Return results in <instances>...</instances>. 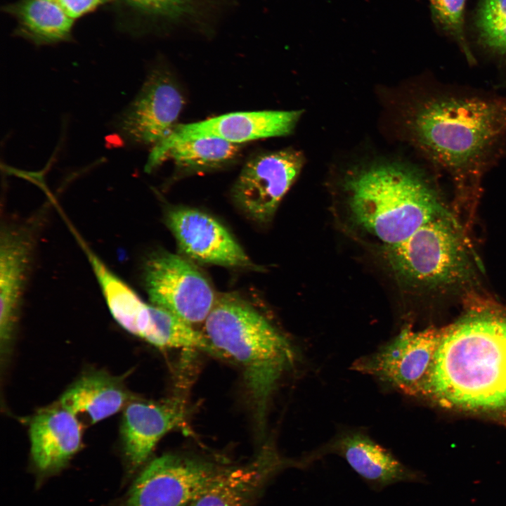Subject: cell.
<instances>
[{
	"label": "cell",
	"instance_id": "25",
	"mask_svg": "<svg viewBox=\"0 0 506 506\" xmlns=\"http://www.w3.org/2000/svg\"><path fill=\"white\" fill-rule=\"evenodd\" d=\"M128 11L174 18L187 10L190 0H116Z\"/></svg>",
	"mask_w": 506,
	"mask_h": 506
},
{
	"label": "cell",
	"instance_id": "23",
	"mask_svg": "<svg viewBox=\"0 0 506 506\" xmlns=\"http://www.w3.org/2000/svg\"><path fill=\"white\" fill-rule=\"evenodd\" d=\"M476 24L486 46L506 53V0H481Z\"/></svg>",
	"mask_w": 506,
	"mask_h": 506
},
{
	"label": "cell",
	"instance_id": "18",
	"mask_svg": "<svg viewBox=\"0 0 506 506\" xmlns=\"http://www.w3.org/2000/svg\"><path fill=\"white\" fill-rule=\"evenodd\" d=\"M131 397L123 382L104 372L84 375L62 394L58 403L82 416L91 424H96L124 408Z\"/></svg>",
	"mask_w": 506,
	"mask_h": 506
},
{
	"label": "cell",
	"instance_id": "10",
	"mask_svg": "<svg viewBox=\"0 0 506 506\" xmlns=\"http://www.w3.org/2000/svg\"><path fill=\"white\" fill-rule=\"evenodd\" d=\"M300 110L235 112L190 124H177L171 134L154 146L146 170L163 161L174 144L200 138H216L241 143L290 134L299 120Z\"/></svg>",
	"mask_w": 506,
	"mask_h": 506
},
{
	"label": "cell",
	"instance_id": "21",
	"mask_svg": "<svg viewBox=\"0 0 506 506\" xmlns=\"http://www.w3.org/2000/svg\"><path fill=\"white\" fill-rule=\"evenodd\" d=\"M240 153V144L216 138H200L174 144L163 160L169 158L181 171L199 172L229 165Z\"/></svg>",
	"mask_w": 506,
	"mask_h": 506
},
{
	"label": "cell",
	"instance_id": "22",
	"mask_svg": "<svg viewBox=\"0 0 506 506\" xmlns=\"http://www.w3.org/2000/svg\"><path fill=\"white\" fill-rule=\"evenodd\" d=\"M145 341L159 348L195 349L223 356L205 334L174 313L153 304L152 325Z\"/></svg>",
	"mask_w": 506,
	"mask_h": 506
},
{
	"label": "cell",
	"instance_id": "17",
	"mask_svg": "<svg viewBox=\"0 0 506 506\" xmlns=\"http://www.w3.org/2000/svg\"><path fill=\"white\" fill-rule=\"evenodd\" d=\"M268 455L246 466L221 470L188 506H252L266 481L285 467H299Z\"/></svg>",
	"mask_w": 506,
	"mask_h": 506
},
{
	"label": "cell",
	"instance_id": "4",
	"mask_svg": "<svg viewBox=\"0 0 506 506\" xmlns=\"http://www.w3.org/2000/svg\"><path fill=\"white\" fill-rule=\"evenodd\" d=\"M205 323L210 342L223 355H228L242 365L257 415L263 418L278 381L294 361L292 346L236 294L216 297Z\"/></svg>",
	"mask_w": 506,
	"mask_h": 506
},
{
	"label": "cell",
	"instance_id": "2",
	"mask_svg": "<svg viewBox=\"0 0 506 506\" xmlns=\"http://www.w3.org/2000/svg\"><path fill=\"white\" fill-rule=\"evenodd\" d=\"M408 126L415 145L463 190L478 183L506 135V100L430 96L415 105Z\"/></svg>",
	"mask_w": 506,
	"mask_h": 506
},
{
	"label": "cell",
	"instance_id": "12",
	"mask_svg": "<svg viewBox=\"0 0 506 506\" xmlns=\"http://www.w3.org/2000/svg\"><path fill=\"white\" fill-rule=\"evenodd\" d=\"M39 214L2 226L0 236V339L7 355L18 321L25 286L41 225Z\"/></svg>",
	"mask_w": 506,
	"mask_h": 506
},
{
	"label": "cell",
	"instance_id": "7",
	"mask_svg": "<svg viewBox=\"0 0 506 506\" xmlns=\"http://www.w3.org/2000/svg\"><path fill=\"white\" fill-rule=\"evenodd\" d=\"M440 339L441 327L415 331L408 327L375 352L356 360L352 368L403 394L421 396Z\"/></svg>",
	"mask_w": 506,
	"mask_h": 506
},
{
	"label": "cell",
	"instance_id": "1",
	"mask_svg": "<svg viewBox=\"0 0 506 506\" xmlns=\"http://www.w3.org/2000/svg\"><path fill=\"white\" fill-rule=\"evenodd\" d=\"M421 396L443 408L506 425V309L472 304L455 321L441 327Z\"/></svg>",
	"mask_w": 506,
	"mask_h": 506
},
{
	"label": "cell",
	"instance_id": "9",
	"mask_svg": "<svg viewBox=\"0 0 506 506\" xmlns=\"http://www.w3.org/2000/svg\"><path fill=\"white\" fill-rule=\"evenodd\" d=\"M304 162L303 154L292 148L261 153L250 157L233 186L235 202L254 221H270Z\"/></svg>",
	"mask_w": 506,
	"mask_h": 506
},
{
	"label": "cell",
	"instance_id": "26",
	"mask_svg": "<svg viewBox=\"0 0 506 506\" xmlns=\"http://www.w3.org/2000/svg\"><path fill=\"white\" fill-rule=\"evenodd\" d=\"M67 15L72 20L79 18L98 7L113 0H57Z\"/></svg>",
	"mask_w": 506,
	"mask_h": 506
},
{
	"label": "cell",
	"instance_id": "13",
	"mask_svg": "<svg viewBox=\"0 0 506 506\" xmlns=\"http://www.w3.org/2000/svg\"><path fill=\"white\" fill-rule=\"evenodd\" d=\"M330 454L342 457L375 491L401 482L425 481L422 472L403 464L389 450L365 433L354 430L339 433L327 443L310 452L299 460L301 467H308Z\"/></svg>",
	"mask_w": 506,
	"mask_h": 506
},
{
	"label": "cell",
	"instance_id": "11",
	"mask_svg": "<svg viewBox=\"0 0 506 506\" xmlns=\"http://www.w3.org/2000/svg\"><path fill=\"white\" fill-rule=\"evenodd\" d=\"M183 105L182 92L172 74L164 68H155L119 116L117 128L131 143L155 146L177 125Z\"/></svg>",
	"mask_w": 506,
	"mask_h": 506
},
{
	"label": "cell",
	"instance_id": "20",
	"mask_svg": "<svg viewBox=\"0 0 506 506\" xmlns=\"http://www.w3.org/2000/svg\"><path fill=\"white\" fill-rule=\"evenodd\" d=\"M17 21L16 33L35 44L67 40L74 20L57 0H20L5 7Z\"/></svg>",
	"mask_w": 506,
	"mask_h": 506
},
{
	"label": "cell",
	"instance_id": "6",
	"mask_svg": "<svg viewBox=\"0 0 506 506\" xmlns=\"http://www.w3.org/2000/svg\"><path fill=\"white\" fill-rule=\"evenodd\" d=\"M143 281L150 304L191 325L205 322L216 299L212 285L195 266L168 252L153 253L146 259Z\"/></svg>",
	"mask_w": 506,
	"mask_h": 506
},
{
	"label": "cell",
	"instance_id": "8",
	"mask_svg": "<svg viewBox=\"0 0 506 506\" xmlns=\"http://www.w3.org/2000/svg\"><path fill=\"white\" fill-rule=\"evenodd\" d=\"M219 470L197 458L162 455L141 471L120 506H188Z\"/></svg>",
	"mask_w": 506,
	"mask_h": 506
},
{
	"label": "cell",
	"instance_id": "5",
	"mask_svg": "<svg viewBox=\"0 0 506 506\" xmlns=\"http://www.w3.org/2000/svg\"><path fill=\"white\" fill-rule=\"evenodd\" d=\"M385 257L401 278L428 287L459 285L472 274L465 240L446 212L404 240L386 246Z\"/></svg>",
	"mask_w": 506,
	"mask_h": 506
},
{
	"label": "cell",
	"instance_id": "14",
	"mask_svg": "<svg viewBox=\"0 0 506 506\" xmlns=\"http://www.w3.org/2000/svg\"><path fill=\"white\" fill-rule=\"evenodd\" d=\"M166 221L180 250L190 259L228 267L253 266L229 231L211 216L195 209L177 207L168 212Z\"/></svg>",
	"mask_w": 506,
	"mask_h": 506
},
{
	"label": "cell",
	"instance_id": "15",
	"mask_svg": "<svg viewBox=\"0 0 506 506\" xmlns=\"http://www.w3.org/2000/svg\"><path fill=\"white\" fill-rule=\"evenodd\" d=\"M180 401L131 399L124 408L120 434L129 473L148 460L157 442L184 421Z\"/></svg>",
	"mask_w": 506,
	"mask_h": 506
},
{
	"label": "cell",
	"instance_id": "16",
	"mask_svg": "<svg viewBox=\"0 0 506 506\" xmlns=\"http://www.w3.org/2000/svg\"><path fill=\"white\" fill-rule=\"evenodd\" d=\"M29 433L32 459L41 476L60 471L81 446L79 419L59 403L39 410L30 421Z\"/></svg>",
	"mask_w": 506,
	"mask_h": 506
},
{
	"label": "cell",
	"instance_id": "24",
	"mask_svg": "<svg viewBox=\"0 0 506 506\" xmlns=\"http://www.w3.org/2000/svg\"><path fill=\"white\" fill-rule=\"evenodd\" d=\"M429 1L435 20L445 31L459 41L467 60L474 63V57L466 44L463 32L465 0H429Z\"/></svg>",
	"mask_w": 506,
	"mask_h": 506
},
{
	"label": "cell",
	"instance_id": "19",
	"mask_svg": "<svg viewBox=\"0 0 506 506\" xmlns=\"http://www.w3.org/2000/svg\"><path fill=\"white\" fill-rule=\"evenodd\" d=\"M79 242L91 264L113 318L126 331L144 339L151 327L153 304L143 301L82 240Z\"/></svg>",
	"mask_w": 506,
	"mask_h": 506
},
{
	"label": "cell",
	"instance_id": "3",
	"mask_svg": "<svg viewBox=\"0 0 506 506\" xmlns=\"http://www.w3.org/2000/svg\"><path fill=\"white\" fill-rule=\"evenodd\" d=\"M344 187L356 222L385 246L404 240L445 212L422 176L399 162L361 167L346 177Z\"/></svg>",
	"mask_w": 506,
	"mask_h": 506
}]
</instances>
